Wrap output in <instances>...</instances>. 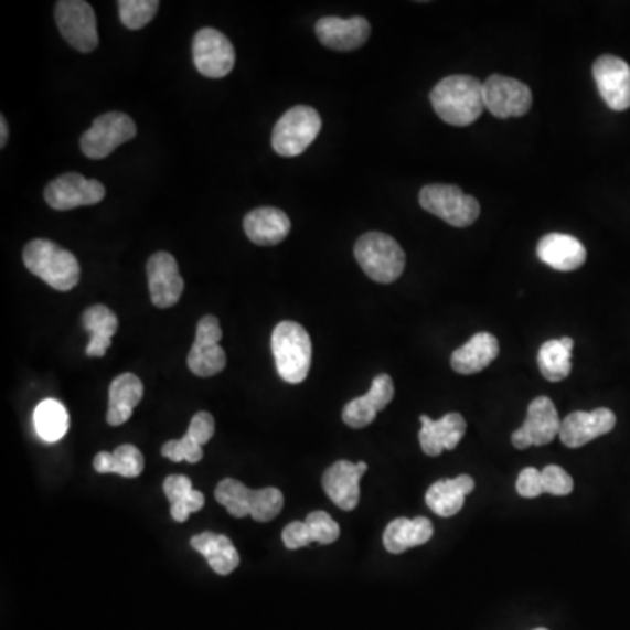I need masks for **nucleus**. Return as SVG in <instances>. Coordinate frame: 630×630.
<instances>
[{"mask_svg": "<svg viewBox=\"0 0 630 630\" xmlns=\"http://www.w3.org/2000/svg\"><path fill=\"white\" fill-rule=\"evenodd\" d=\"M429 98L436 115L453 127L474 124L485 109L483 83L473 76L444 77Z\"/></svg>", "mask_w": 630, "mask_h": 630, "instance_id": "1", "label": "nucleus"}, {"mask_svg": "<svg viewBox=\"0 0 630 630\" xmlns=\"http://www.w3.org/2000/svg\"><path fill=\"white\" fill-rule=\"evenodd\" d=\"M23 263L35 277L43 279L56 291H71L79 282V261L71 250L55 242L35 238L23 249Z\"/></svg>", "mask_w": 630, "mask_h": 630, "instance_id": "2", "label": "nucleus"}, {"mask_svg": "<svg viewBox=\"0 0 630 630\" xmlns=\"http://www.w3.org/2000/svg\"><path fill=\"white\" fill-rule=\"evenodd\" d=\"M271 352L280 378L288 384H301L312 364V340L301 324L282 321L271 333Z\"/></svg>", "mask_w": 630, "mask_h": 630, "instance_id": "3", "label": "nucleus"}, {"mask_svg": "<svg viewBox=\"0 0 630 630\" xmlns=\"http://www.w3.org/2000/svg\"><path fill=\"white\" fill-rule=\"evenodd\" d=\"M354 256L364 274L375 282H394L405 270V250L385 233H364L363 237L355 242Z\"/></svg>", "mask_w": 630, "mask_h": 630, "instance_id": "4", "label": "nucleus"}, {"mask_svg": "<svg viewBox=\"0 0 630 630\" xmlns=\"http://www.w3.org/2000/svg\"><path fill=\"white\" fill-rule=\"evenodd\" d=\"M321 127L318 110L309 106L292 107L277 121L271 134V148L280 157H298L318 139Z\"/></svg>", "mask_w": 630, "mask_h": 630, "instance_id": "5", "label": "nucleus"}, {"mask_svg": "<svg viewBox=\"0 0 630 630\" xmlns=\"http://www.w3.org/2000/svg\"><path fill=\"white\" fill-rule=\"evenodd\" d=\"M419 203L424 211L456 228L471 226L480 216L479 200L466 195L461 188L450 184L424 186L420 190Z\"/></svg>", "mask_w": 630, "mask_h": 630, "instance_id": "6", "label": "nucleus"}, {"mask_svg": "<svg viewBox=\"0 0 630 630\" xmlns=\"http://www.w3.org/2000/svg\"><path fill=\"white\" fill-rule=\"evenodd\" d=\"M137 127L125 113H106L98 116L89 130L81 137V151L89 160H104L119 146L136 139Z\"/></svg>", "mask_w": 630, "mask_h": 630, "instance_id": "7", "label": "nucleus"}, {"mask_svg": "<svg viewBox=\"0 0 630 630\" xmlns=\"http://www.w3.org/2000/svg\"><path fill=\"white\" fill-rule=\"evenodd\" d=\"M56 25L74 50L92 53L98 46L97 17L85 0H60L55 8Z\"/></svg>", "mask_w": 630, "mask_h": 630, "instance_id": "8", "label": "nucleus"}, {"mask_svg": "<svg viewBox=\"0 0 630 630\" xmlns=\"http://www.w3.org/2000/svg\"><path fill=\"white\" fill-rule=\"evenodd\" d=\"M483 100L485 109L495 118H521L530 113L533 94L522 81L494 74L483 83Z\"/></svg>", "mask_w": 630, "mask_h": 630, "instance_id": "9", "label": "nucleus"}, {"mask_svg": "<svg viewBox=\"0 0 630 630\" xmlns=\"http://www.w3.org/2000/svg\"><path fill=\"white\" fill-rule=\"evenodd\" d=\"M47 205L55 211L97 205L106 199V186L97 179H86L76 172L60 175L44 191Z\"/></svg>", "mask_w": 630, "mask_h": 630, "instance_id": "10", "label": "nucleus"}, {"mask_svg": "<svg viewBox=\"0 0 630 630\" xmlns=\"http://www.w3.org/2000/svg\"><path fill=\"white\" fill-rule=\"evenodd\" d=\"M220 321L214 316H205L200 319L196 327V337L190 354H188V366L196 377H214L223 372L226 366V352L221 348Z\"/></svg>", "mask_w": 630, "mask_h": 630, "instance_id": "11", "label": "nucleus"}, {"mask_svg": "<svg viewBox=\"0 0 630 630\" xmlns=\"http://www.w3.org/2000/svg\"><path fill=\"white\" fill-rule=\"evenodd\" d=\"M193 60L202 76L221 79L235 67V50L225 34L216 29H202L193 41Z\"/></svg>", "mask_w": 630, "mask_h": 630, "instance_id": "12", "label": "nucleus"}, {"mask_svg": "<svg viewBox=\"0 0 630 630\" xmlns=\"http://www.w3.org/2000/svg\"><path fill=\"white\" fill-rule=\"evenodd\" d=\"M560 424L563 423L558 419L554 402L546 396H540L531 403L522 428L513 433V447L525 450L530 449L531 445H548L560 433Z\"/></svg>", "mask_w": 630, "mask_h": 630, "instance_id": "13", "label": "nucleus"}, {"mask_svg": "<svg viewBox=\"0 0 630 630\" xmlns=\"http://www.w3.org/2000/svg\"><path fill=\"white\" fill-rule=\"evenodd\" d=\"M594 79L609 109H630V67L626 60L613 55L597 58Z\"/></svg>", "mask_w": 630, "mask_h": 630, "instance_id": "14", "label": "nucleus"}, {"mask_svg": "<svg viewBox=\"0 0 630 630\" xmlns=\"http://www.w3.org/2000/svg\"><path fill=\"white\" fill-rule=\"evenodd\" d=\"M148 282L152 303L158 309H170L181 300L184 280L179 274V265L169 253L152 254L148 261Z\"/></svg>", "mask_w": 630, "mask_h": 630, "instance_id": "15", "label": "nucleus"}, {"mask_svg": "<svg viewBox=\"0 0 630 630\" xmlns=\"http://www.w3.org/2000/svg\"><path fill=\"white\" fill-rule=\"evenodd\" d=\"M369 471L366 462L337 461L322 477V489L343 512H351L360 504L361 477Z\"/></svg>", "mask_w": 630, "mask_h": 630, "instance_id": "16", "label": "nucleus"}, {"mask_svg": "<svg viewBox=\"0 0 630 630\" xmlns=\"http://www.w3.org/2000/svg\"><path fill=\"white\" fill-rule=\"evenodd\" d=\"M617 417L608 408L594 412H573L560 424L558 438L569 449H580L599 436L613 431Z\"/></svg>", "mask_w": 630, "mask_h": 630, "instance_id": "17", "label": "nucleus"}, {"mask_svg": "<svg viewBox=\"0 0 630 630\" xmlns=\"http://www.w3.org/2000/svg\"><path fill=\"white\" fill-rule=\"evenodd\" d=\"M370 32L372 26L363 17L348 18V20L327 17L316 23V35L319 41L334 51L357 50L369 41Z\"/></svg>", "mask_w": 630, "mask_h": 630, "instance_id": "18", "label": "nucleus"}, {"mask_svg": "<svg viewBox=\"0 0 630 630\" xmlns=\"http://www.w3.org/2000/svg\"><path fill=\"white\" fill-rule=\"evenodd\" d=\"M393 378L387 373H382L372 382L369 393L361 396V398L352 399L343 408V423L348 424L349 428L352 429L366 428L373 420L377 419L378 412L384 410L385 406L393 402Z\"/></svg>", "mask_w": 630, "mask_h": 630, "instance_id": "19", "label": "nucleus"}, {"mask_svg": "<svg viewBox=\"0 0 630 630\" xmlns=\"http://www.w3.org/2000/svg\"><path fill=\"white\" fill-rule=\"evenodd\" d=\"M419 440L426 456H440L444 450L456 449L466 435V420L461 414H447L440 420L420 415Z\"/></svg>", "mask_w": 630, "mask_h": 630, "instance_id": "20", "label": "nucleus"}, {"mask_svg": "<svg viewBox=\"0 0 630 630\" xmlns=\"http://www.w3.org/2000/svg\"><path fill=\"white\" fill-rule=\"evenodd\" d=\"M537 258L558 271H573L584 267L587 249L578 238L564 233H551L537 244Z\"/></svg>", "mask_w": 630, "mask_h": 630, "instance_id": "21", "label": "nucleus"}, {"mask_svg": "<svg viewBox=\"0 0 630 630\" xmlns=\"http://www.w3.org/2000/svg\"><path fill=\"white\" fill-rule=\"evenodd\" d=\"M244 229L256 246H277L291 232V221L280 209L259 207L244 217Z\"/></svg>", "mask_w": 630, "mask_h": 630, "instance_id": "22", "label": "nucleus"}, {"mask_svg": "<svg viewBox=\"0 0 630 630\" xmlns=\"http://www.w3.org/2000/svg\"><path fill=\"white\" fill-rule=\"evenodd\" d=\"M498 355H500V342L494 334L482 331L468 340L461 349H457L450 363H452L453 372L461 373V375H474L485 370Z\"/></svg>", "mask_w": 630, "mask_h": 630, "instance_id": "23", "label": "nucleus"}, {"mask_svg": "<svg viewBox=\"0 0 630 630\" xmlns=\"http://www.w3.org/2000/svg\"><path fill=\"white\" fill-rule=\"evenodd\" d=\"M474 491V480L470 474H459L457 479L438 480L426 492V504L436 515L453 516L465 506L466 495Z\"/></svg>", "mask_w": 630, "mask_h": 630, "instance_id": "24", "label": "nucleus"}, {"mask_svg": "<svg viewBox=\"0 0 630 630\" xmlns=\"http://www.w3.org/2000/svg\"><path fill=\"white\" fill-rule=\"evenodd\" d=\"M433 537V524L426 516L396 519L384 531V546L389 554L399 555L414 546L426 545Z\"/></svg>", "mask_w": 630, "mask_h": 630, "instance_id": "25", "label": "nucleus"}, {"mask_svg": "<svg viewBox=\"0 0 630 630\" xmlns=\"http://www.w3.org/2000/svg\"><path fill=\"white\" fill-rule=\"evenodd\" d=\"M145 394V385L134 373H124L113 381L109 387V410L107 424L121 426L130 419L134 408L139 405Z\"/></svg>", "mask_w": 630, "mask_h": 630, "instance_id": "26", "label": "nucleus"}, {"mask_svg": "<svg viewBox=\"0 0 630 630\" xmlns=\"http://www.w3.org/2000/svg\"><path fill=\"white\" fill-rule=\"evenodd\" d=\"M190 543L196 552L207 558L209 566L217 575H232L241 564V555H238L237 548L233 546L229 537H226L225 534H196V536L191 537Z\"/></svg>", "mask_w": 630, "mask_h": 630, "instance_id": "27", "label": "nucleus"}, {"mask_svg": "<svg viewBox=\"0 0 630 630\" xmlns=\"http://www.w3.org/2000/svg\"><path fill=\"white\" fill-rule=\"evenodd\" d=\"M83 327L89 333L86 355L104 357L113 343V337L118 331L116 313L107 309L106 305H94L83 313Z\"/></svg>", "mask_w": 630, "mask_h": 630, "instance_id": "28", "label": "nucleus"}, {"mask_svg": "<svg viewBox=\"0 0 630 630\" xmlns=\"http://www.w3.org/2000/svg\"><path fill=\"white\" fill-rule=\"evenodd\" d=\"M167 500L170 503V515L175 522H186L191 513L202 510L205 495L193 489V483L184 474H170L163 482Z\"/></svg>", "mask_w": 630, "mask_h": 630, "instance_id": "29", "label": "nucleus"}, {"mask_svg": "<svg viewBox=\"0 0 630 630\" xmlns=\"http://www.w3.org/2000/svg\"><path fill=\"white\" fill-rule=\"evenodd\" d=\"M97 473H115L125 479H137L145 471V456L134 445H119L115 452H98L94 459Z\"/></svg>", "mask_w": 630, "mask_h": 630, "instance_id": "30", "label": "nucleus"}, {"mask_svg": "<svg viewBox=\"0 0 630 630\" xmlns=\"http://www.w3.org/2000/svg\"><path fill=\"white\" fill-rule=\"evenodd\" d=\"M573 339L548 340L537 354V364L543 377L551 382H560L572 373Z\"/></svg>", "mask_w": 630, "mask_h": 630, "instance_id": "31", "label": "nucleus"}, {"mask_svg": "<svg viewBox=\"0 0 630 630\" xmlns=\"http://www.w3.org/2000/svg\"><path fill=\"white\" fill-rule=\"evenodd\" d=\"M34 426L41 440L56 444L68 431L67 408L56 399H44L35 406Z\"/></svg>", "mask_w": 630, "mask_h": 630, "instance_id": "32", "label": "nucleus"}, {"mask_svg": "<svg viewBox=\"0 0 630 630\" xmlns=\"http://www.w3.org/2000/svg\"><path fill=\"white\" fill-rule=\"evenodd\" d=\"M250 494L253 491L249 487L244 485L238 480L225 479L216 487L217 503L223 504L228 510L229 515L235 516V519H244V516L249 515Z\"/></svg>", "mask_w": 630, "mask_h": 630, "instance_id": "33", "label": "nucleus"}, {"mask_svg": "<svg viewBox=\"0 0 630 630\" xmlns=\"http://www.w3.org/2000/svg\"><path fill=\"white\" fill-rule=\"evenodd\" d=\"M284 495L276 487H265L250 494L249 515L256 522H270L282 512Z\"/></svg>", "mask_w": 630, "mask_h": 630, "instance_id": "34", "label": "nucleus"}, {"mask_svg": "<svg viewBox=\"0 0 630 630\" xmlns=\"http://www.w3.org/2000/svg\"><path fill=\"white\" fill-rule=\"evenodd\" d=\"M119 18L127 29H145L152 18L157 17L160 2L158 0H121L118 4Z\"/></svg>", "mask_w": 630, "mask_h": 630, "instance_id": "35", "label": "nucleus"}, {"mask_svg": "<svg viewBox=\"0 0 630 630\" xmlns=\"http://www.w3.org/2000/svg\"><path fill=\"white\" fill-rule=\"evenodd\" d=\"M305 524L309 525L310 534L316 543L331 545L340 536V525L331 519L330 513L312 512L305 519Z\"/></svg>", "mask_w": 630, "mask_h": 630, "instance_id": "36", "label": "nucleus"}, {"mask_svg": "<svg viewBox=\"0 0 630 630\" xmlns=\"http://www.w3.org/2000/svg\"><path fill=\"white\" fill-rule=\"evenodd\" d=\"M161 453L170 461H188L191 465H196V462L202 461L203 449L202 445L196 444L191 436L184 435L181 440L167 441Z\"/></svg>", "mask_w": 630, "mask_h": 630, "instance_id": "37", "label": "nucleus"}, {"mask_svg": "<svg viewBox=\"0 0 630 630\" xmlns=\"http://www.w3.org/2000/svg\"><path fill=\"white\" fill-rule=\"evenodd\" d=\"M542 477L545 494L569 495L575 489L572 474L564 471L560 466H546L545 470L542 471Z\"/></svg>", "mask_w": 630, "mask_h": 630, "instance_id": "38", "label": "nucleus"}, {"mask_svg": "<svg viewBox=\"0 0 630 630\" xmlns=\"http://www.w3.org/2000/svg\"><path fill=\"white\" fill-rule=\"evenodd\" d=\"M516 492L525 500H534V498L545 494L542 471L536 470V468L522 470L519 480H516Z\"/></svg>", "mask_w": 630, "mask_h": 630, "instance_id": "39", "label": "nucleus"}, {"mask_svg": "<svg viewBox=\"0 0 630 630\" xmlns=\"http://www.w3.org/2000/svg\"><path fill=\"white\" fill-rule=\"evenodd\" d=\"M216 431V423L209 412H199V414L191 419L190 428H188V436H191L196 444L205 445L211 441L212 436Z\"/></svg>", "mask_w": 630, "mask_h": 630, "instance_id": "40", "label": "nucleus"}, {"mask_svg": "<svg viewBox=\"0 0 630 630\" xmlns=\"http://www.w3.org/2000/svg\"><path fill=\"white\" fill-rule=\"evenodd\" d=\"M282 542L289 551H298V548L309 546L310 543H313L309 525L305 522H291V524L286 525L282 531Z\"/></svg>", "mask_w": 630, "mask_h": 630, "instance_id": "41", "label": "nucleus"}, {"mask_svg": "<svg viewBox=\"0 0 630 630\" xmlns=\"http://www.w3.org/2000/svg\"><path fill=\"white\" fill-rule=\"evenodd\" d=\"M0 131H2V134H0V148H6V145H8L9 130L8 121H6L4 116H0Z\"/></svg>", "mask_w": 630, "mask_h": 630, "instance_id": "42", "label": "nucleus"}, {"mask_svg": "<svg viewBox=\"0 0 630 630\" xmlns=\"http://www.w3.org/2000/svg\"><path fill=\"white\" fill-rule=\"evenodd\" d=\"M534 630H548V629H543V627H540V629H534Z\"/></svg>", "mask_w": 630, "mask_h": 630, "instance_id": "43", "label": "nucleus"}]
</instances>
